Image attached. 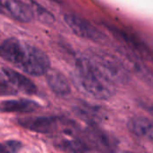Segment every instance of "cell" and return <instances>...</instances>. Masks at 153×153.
Segmentation results:
<instances>
[{
    "instance_id": "1",
    "label": "cell",
    "mask_w": 153,
    "mask_h": 153,
    "mask_svg": "<svg viewBox=\"0 0 153 153\" xmlns=\"http://www.w3.org/2000/svg\"><path fill=\"white\" fill-rule=\"evenodd\" d=\"M0 56L6 62L32 76L46 74L51 66L50 59L43 50L15 38L2 41Z\"/></svg>"
},
{
    "instance_id": "2",
    "label": "cell",
    "mask_w": 153,
    "mask_h": 153,
    "mask_svg": "<svg viewBox=\"0 0 153 153\" xmlns=\"http://www.w3.org/2000/svg\"><path fill=\"white\" fill-rule=\"evenodd\" d=\"M77 69L91 70L112 83L126 84L130 82L128 70L118 57L101 50H91L88 56L74 58Z\"/></svg>"
},
{
    "instance_id": "3",
    "label": "cell",
    "mask_w": 153,
    "mask_h": 153,
    "mask_svg": "<svg viewBox=\"0 0 153 153\" xmlns=\"http://www.w3.org/2000/svg\"><path fill=\"white\" fill-rule=\"evenodd\" d=\"M70 78L79 91L95 100H108L116 94L112 82L91 70L76 69Z\"/></svg>"
},
{
    "instance_id": "4",
    "label": "cell",
    "mask_w": 153,
    "mask_h": 153,
    "mask_svg": "<svg viewBox=\"0 0 153 153\" xmlns=\"http://www.w3.org/2000/svg\"><path fill=\"white\" fill-rule=\"evenodd\" d=\"M17 123L20 126L29 131L39 134H50L56 131L62 126L70 125V123H65V120L52 116H38L20 118L17 120Z\"/></svg>"
},
{
    "instance_id": "5",
    "label": "cell",
    "mask_w": 153,
    "mask_h": 153,
    "mask_svg": "<svg viewBox=\"0 0 153 153\" xmlns=\"http://www.w3.org/2000/svg\"><path fill=\"white\" fill-rule=\"evenodd\" d=\"M64 21L71 30L82 39L92 41H100L105 39L104 33L96 26L76 14L65 13L64 15Z\"/></svg>"
},
{
    "instance_id": "6",
    "label": "cell",
    "mask_w": 153,
    "mask_h": 153,
    "mask_svg": "<svg viewBox=\"0 0 153 153\" xmlns=\"http://www.w3.org/2000/svg\"><path fill=\"white\" fill-rule=\"evenodd\" d=\"M0 4L3 13L19 22L29 23L35 17L28 3L21 0H1Z\"/></svg>"
},
{
    "instance_id": "7",
    "label": "cell",
    "mask_w": 153,
    "mask_h": 153,
    "mask_svg": "<svg viewBox=\"0 0 153 153\" xmlns=\"http://www.w3.org/2000/svg\"><path fill=\"white\" fill-rule=\"evenodd\" d=\"M1 77L4 78L17 91L28 95H34L38 92L37 85L26 75L9 67L3 66L1 68Z\"/></svg>"
},
{
    "instance_id": "8",
    "label": "cell",
    "mask_w": 153,
    "mask_h": 153,
    "mask_svg": "<svg viewBox=\"0 0 153 153\" xmlns=\"http://www.w3.org/2000/svg\"><path fill=\"white\" fill-rule=\"evenodd\" d=\"M118 58L123 63L125 67L129 70L130 72L137 74L140 78L143 80H145L147 82L152 81V75L148 69L143 65L140 58L138 57L139 55H134V53H131L127 51L126 49H118Z\"/></svg>"
},
{
    "instance_id": "9",
    "label": "cell",
    "mask_w": 153,
    "mask_h": 153,
    "mask_svg": "<svg viewBox=\"0 0 153 153\" xmlns=\"http://www.w3.org/2000/svg\"><path fill=\"white\" fill-rule=\"evenodd\" d=\"M74 112L91 126H96L107 118L106 112L100 107L86 102H81L74 107Z\"/></svg>"
},
{
    "instance_id": "10",
    "label": "cell",
    "mask_w": 153,
    "mask_h": 153,
    "mask_svg": "<svg viewBox=\"0 0 153 153\" xmlns=\"http://www.w3.org/2000/svg\"><path fill=\"white\" fill-rule=\"evenodd\" d=\"M86 132L89 140L95 146L100 148L101 150L115 151L118 145L117 140L113 135L104 130L94 126V125H91V126L87 129Z\"/></svg>"
},
{
    "instance_id": "11",
    "label": "cell",
    "mask_w": 153,
    "mask_h": 153,
    "mask_svg": "<svg viewBox=\"0 0 153 153\" xmlns=\"http://www.w3.org/2000/svg\"><path fill=\"white\" fill-rule=\"evenodd\" d=\"M127 128L134 136L153 142V120L145 117H134L127 121Z\"/></svg>"
},
{
    "instance_id": "12",
    "label": "cell",
    "mask_w": 153,
    "mask_h": 153,
    "mask_svg": "<svg viewBox=\"0 0 153 153\" xmlns=\"http://www.w3.org/2000/svg\"><path fill=\"white\" fill-rule=\"evenodd\" d=\"M46 81L50 90L59 97H66L71 93V84L68 79L59 71L49 69L46 74Z\"/></svg>"
},
{
    "instance_id": "13",
    "label": "cell",
    "mask_w": 153,
    "mask_h": 153,
    "mask_svg": "<svg viewBox=\"0 0 153 153\" xmlns=\"http://www.w3.org/2000/svg\"><path fill=\"white\" fill-rule=\"evenodd\" d=\"M40 108L39 104L29 99L7 100L1 102L0 109L3 113H30Z\"/></svg>"
},
{
    "instance_id": "14",
    "label": "cell",
    "mask_w": 153,
    "mask_h": 153,
    "mask_svg": "<svg viewBox=\"0 0 153 153\" xmlns=\"http://www.w3.org/2000/svg\"><path fill=\"white\" fill-rule=\"evenodd\" d=\"M107 28L109 29V30L116 35L117 38H119L120 39H122V41L124 43H126L131 50H133L134 52H135L138 55H143V56H149L151 53H149L150 51L148 50V48L143 44L140 40L136 39L134 37L126 33L124 30H121L116 27H112L110 25H106Z\"/></svg>"
},
{
    "instance_id": "15",
    "label": "cell",
    "mask_w": 153,
    "mask_h": 153,
    "mask_svg": "<svg viewBox=\"0 0 153 153\" xmlns=\"http://www.w3.org/2000/svg\"><path fill=\"white\" fill-rule=\"evenodd\" d=\"M55 147L65 152H86L92 151L86 143L79 139H62L55 143Z\"/></svg>"
},
{
    "instance_id": "16",
    "label": "cell",
    "mask_w": 153,
    "mask_h": 153,
    "mask_svg": "<svg viewBox=\"0 0 153 153\" xmlns=\"http://www.w3.org/2000/svg\"><path fill=\"white\" fill-rule=\"evenodd\" d=\"M28 4L31 7L36 18L44 24L51 25L55 22V16L44 6L35 2L34 0H26Z\"/></svg>"
},
{
    "instance_id": "17",
    "label": "cell",
    "mask_w": 153,
    "mask_h": 153,
    "mask_svg": "<svg viewBox=\"0 0 153 153\" xmlns=\"http://www.w3.org/2000/svg\"><path fill=\"white\" fill-rule=\"evenodd\" d=\"M22 148V143L17 140H9L4 142L0 145L1 153H16Z\"/></svg>"
},
{
    "instance_id": "18",
    "label": "cell",
    "mask_w": 153,
    "mask_h": 153,
    "mask_svg": "<svg viewBox=\"0 0 153 153\" xmlns=\"http://www.w3.org/2000/svg\"><path fill=\"white\" fill-rule=\"evenodd\" d=\"M0 92L2 96H11L17 94L18 91L11 84L9 83L4 78H0Z\"/></svg>"
}]
</instances>
